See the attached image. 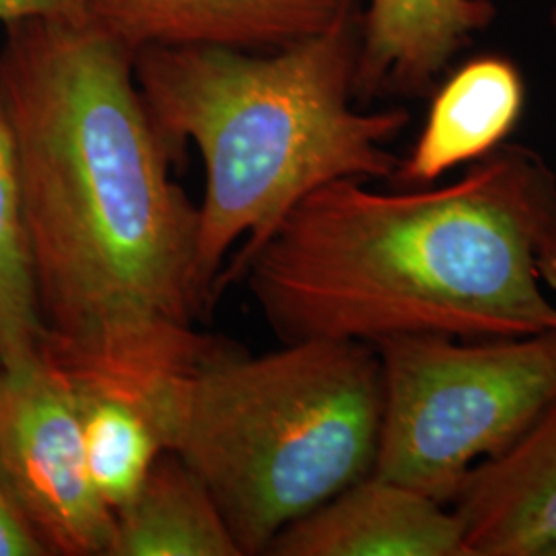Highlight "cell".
Here are the masks:
<instances>
[{
    "mask_svg": "<svg viewBox=\"0 0 556 556\" xmlns=\"http://www.w3.org/2000/svg\"><path fill=\"white\" fill-rule=\"evenodd\" d=\"M0 91L46 330L43 355L142 396L225 344L197 324L199 204L169 174L135 56L83 20L4 25Z\"/></svg>",
    "mask_w": 556,
    "mask_h": 556,
    "instance_id": "6da1fadb",
    "label": "cell"
},
{
    "mask_svg": "<svg viewBox=\"0 0 556 556\" xmlns=\"http://www.w3.org/2000/svg\"><path fill=\"white\" fill-rule=\"evenodd\" d=\"M555 206L553 169L521 144L441 186L338 179L301 200L239 278L280 342L553 332L536 248Z\"/></svg>",
    "mask_w": 556,
    "mask_h": 556,
    "instance_id": "7a4b0ae2",
    "label": "cell"
},
{
    "mask_svg": "<svg viewBox=\"0 0 556 556\" xmlns=\"http://www.w3.org/2000/svg\"><path fill=\"white\" fill-rule=\"evenodd\" d=\"M353 7L318 34L275 50L155 46L135 79L172 157L192 144L204 167L197 270L211 303L321 186L394 179L390 151L408 110L355 98Z\"/></svg>",
    "mask_w": 556,
    "mask_h": 556,
    "instance_id": "3957f363",
    "label": "cell"
},
{
    "mask_svg": "<svg viewBox=\"0 0 556 556\" xmlns=\"http://www.w3.org/2000/svg\"><path fill=\"white\" fill-rule=\"evenodd\" d=\"M140 397L243 556L266 555L287 526L374 475L381 365L367 342L298 340L256 357L223 349Z\"/></svg>",
    "mask_w": 556,
    "mask_h": 556,
    "instance_id": "277c9868",
    "label": "cell"
},
{
    "mask_svg": "<svg viewBox=\"0 0 556 556\" xmlns=\"http://www.w3.org/2000/svg\"><path fill=\"white\" fill-rule=\"evenodd\" d=\"M374 346L381 365L374 475L443 505L556 400V330L486 340L394 337Z\"/></svg>",
    "mask_w": 556,
    "mask_h": 556,
    "instance_id": "5b68a950",
    "label": "cell"
},
{
    "mask_svg": "<svg viewBox=\"0 0 556 556\" xmlns=\"http://www.w3.org/2000/svg\"><path fill=\"white\" fill-rule=\"evenodd\" d=\"M0 468L50 556H110L116 514L89 475L68 371L46 355L0 369Z\"/></svg>",
    "mask_w": 556,
    "mask_h": 556,
    "instance_id": "8992f818",
    "label": "cell"
},
{
    "mask_svg": "<svg viewBox=\"0 0 556 556\" xmlns=\"http://www.w3.org/2000/svg\"><path fill=\"white\" fill-rule=\"evenodd\" d=\"M353 0H85L83 21L132 56L155 46L275 50L326 29Z\"/></svg>",
    "mask_w": 556,
    "mask_h": 556,
    "instance_id": "52a82bcc",
    "label": "cell"
},
{
    "mask_svg": "<svg viewBox=\"0 0 556 556\" xmlns=\"http://www.w3.org/2000/svg\"><path fill=\"white\" fill-rule=\"evenodd\" d=\"M270 556H468L450 505L369 475L287 526Z\"/></svg>",
    "mask_w": 556,
    "mask_h": 556,
    "instance_id": "ba28073f",
    "label": "cell"
},
{
    "mask_svg": "<svg viewBox=\"0 0 556 556\" xmlns=\"http://www.w3.org/2000/svg\"><path fill=\"white\" fill-rule=\"evenodd\" d=\"M450 507L468 556H538L556 540V400L511 447L478 464Z\"/></svg>",
    "mask_w": 556,
    "mask_h": 556,
    "instance_id": "9c48e42d",
    "label": "cell"
},
{
    "mask_svg": "<svg viewBox=\"0 0 556 556\" xmlns=\"http://www.w3.org/2000/svg\"><path fill=\"white\" fill-rule=\"evenodd\" d=\"M495 20L491 0H367L358 20L355 98L422 96Z\"/></svg>",
    "mask_w": 556,
    "mask_h": 556,
    "instance_id": "30bf717a",
    "label": "cell"
},
{
    "mask_svg": "<svg viewBox=\"0 0 556 556\" xmlns=\"http://www.w3.org/2000/svg\"><path fill=\"white\" fill-rule=\"evenodd\" d=\"M526 108V83L505 56H478L435 87L422 130L394 179L420 188L505 144Z\"/></svg>",
    "mask_w": 556,
    "mask_h": 556,
    "instance_id": "8fae6325",
    "label": "cell"
},
{
    "mask_svg": "<svg viewBox=\"0 0 556 556\" xmlns=\"http://www.w3.org/2000/svg\"><path fill=\"white\" fill-rule=\"evenodd\" d=\"M110 556H243L206 484L163 452L139 495L116 514Z\"/></svg>",
    "mask_w": 556,
    "mask_h": 556,
    "instance_id": "7c38bea8",
    "label": "cell"
},
{
    "mask_svg": "<svg viewBox=\"0 0 556 556\" xmlns=\"http://www.w3.org/2000/svg\"><path fill=\"white\" fill-rule=\"evenodd\" d=\"M66 371L93 486L118 514L139 495L165 445L142 397L79 371Z\"/></svg>",
    "mask_w": 556,
    "mask_h": 556,
    "instance_id": "4fadbf2b",
    "label": "cell"
},
{
    "mask_svg": "<svg viewBox=\"0 0 556 556\" xmlns=\"http://www.w3.org/2000/svg\"><path fill=\"white\" fill-rule=\"evenodd\" d=\"M43 342L17 147L0 91V369L17 371L36 363Z\"/></svg>",
    "mask_w": 556,
    "mask_h": 556,
    "instance_id": "5bb4252c",
    "label": "cell"
},
{
    "mask_svg": "<svg viewBox=\"0 0 556 556\" xmlns=\"http://www.w3.org/2000/svg\"><path fill=\"white\" fill-rule=\"evenodd\" d=\"M0 556H50L0 468Z\"/></svg>",
    "mask_w": 556,
    "mask_h": 556,
    "instance_id": "9a60e30c",
    "label": "cell"
},
{
    "mask_svg": "<svg viewBox=\"0 0 556 556\" xmlns=\"http://www.w3.org/2000/svg\"><path fill=\"white\" fill-rule=\"evenodd\" d=\"M85 0H0V25L31 20H83Z\"/></svg>",
    "mask_w": 556,
    "mask_h": 556,
    "instance_id": "2e32d148",
    "label": "cell"
},
{
    "mask_svg": "<svg viewBox=\"0 0 556 556\" xmlns=\"http://www.w3.org/2000/svg\"><path fill=\"white\" fill-rule=\"evenodd\" d=\"M536 268L542 287L556 295V206L538 241Z\"/></svg>",
    "mask_w": 556,
    "mask_h": 556,
    "instance_id": "e0dca14e",
    "label": "cell"
},
{
    "mask_svg": "<svg viewBox=\"0 0 556 556\" xmlns=\"http://www.w3.org/2000/svg\"><path fill=\"white\" fill-rule=\"evenodd\" d=\"M538 556H556V540H553L551 544H546Z\"/></svg>",
    "mask_w": 556,
    "mask_h": 556,
    "instance_id": "ac0fdd59",
    "label": "cell"
},
{
    "mask_svg": "<svg viewBox=\"0 0 556 556\" xmlns=\"http://www.w3.org/2000/svg\"><path fill=\"white\" fill-rule=\"evenodd\" d=\"M548 4H551V23H553L556 34V0H548Z\"/></svg>",
    "mask_w": 556,
    "mask_h": 556,
    "instance_id": "d6986e66",
    "label": "cell"
}]
</instances>
